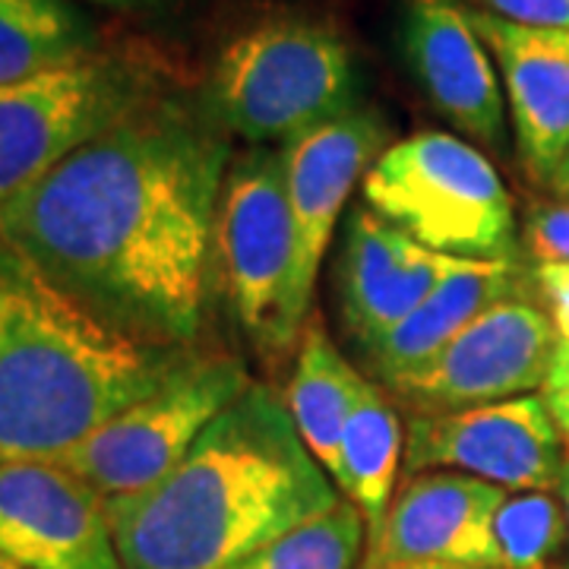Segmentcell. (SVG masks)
Returning <instances> with one entry per match:
<instances>
[{"instance_id":"2e32d148","label":"cell","mask_w":569,"mask_h":569,"mask_svg":"<svg viewBox=\"0 0 569 569\" xmlns=\"http://www.w3.org/2000/svg\"><path fill=\"white\" fill-rule=\"evenodd\" d=\"M507 86L519 162L535 183L550 187L569 152V58L545 29H526L481 10H466Z\"/></svg>"},{"instance_id":"4dcf8cb0","label":"cell","mask_w":569,"mask_h":569,"mask_svg":"<svg viewBox=\"0 0 569 569\" xmlns=\"http://www.w3.org/2000/svg\"><path fill=\"white\" fill-rule=\"evenodd\" d=\"M383 569H462V567H383Z\"/></svg>"},{"instance_id":"5bb4252c","label":"cell","mask_w":569,"mask_h":569,"mask_svg":"<svg viewBox=\"0 0 569 569\" xmlns=\"http://www.w3.org/2000/svg\"><path fill=\"white\" fill-rule=\"evenodd\" d=\"M468 263L475 260L443 257L411 241L370 206H351L336 276L348 339L355 348L373 342Z\"/></svg>"},{"instance_id":"44dd1931","label":"cell","mask_w":569,"mask_h":569,"mask_svg":"<svg viewBox=\"0 0 569 569\" xmlns=\"http://www.w3.org/2000/svg\"><path fill=\"white\" fill-rule=\"evenodd\" d=\"M367 526L355 503L342 500L282 538L241 557L228 569H358Z\"/></svg>"},{"instance_id":"f1b7e54d","label":"cell","mask_w":569,"mask_h":569,"mask_svg":"<svg viewBox=\"0 0 569 569\" xmlns=\"http://www.w3.org/2000/svg\"><path fill=\"white\" fill-rule=\"evenodd\" d=\"M96 3H108V7H121V10H142V7H156L159 0H96Z\"/></svg>"},{"instance_id":"d6986e66","label":"cell","mask_w":569,"mask_h":569,"mask_svg":"<svg viewBox=\"0 0 569 569\" xmlns=\"http://www.w3.org/2000/svg\"><path fill=\"white\" fill-rule=\"evenodd\" d=\"M365 380L367 377L358 373V367H351L346 355L332 346L320 320H307L295 370L284 387V406L305 447L329 471L332 481L339 475L348 411Z\"/></svg>"},{"instance_id":"484cf974","label":"cell","mask_w":569,"mask_h":569,"mask_svg":"<svg viewBox=\"0 0 569 569\" xmlns=\"http://www.w3.org/2000/svg\"><path fill=\"white\" fill-rule=\"evenodd\" d=\"M541 399L548 406L550 418H553L557 433H560L563 449L569 456V342H557V348H553L548 377H545V387H541Z\"/></svg>"},{"instance_id":"5b68a950","label":"cell","mask_w":569,"mask_h":569,"mask_svg":"<svg viewBox=\"0 0 569 569\" xmlns=\"http://www.w3.org/2000/svg\"><path fill=\"white\" fill-rule=\"evenodd\" d=\"M365 206L433 253L481 263H519L516 209L481 149L427 130L399 140L367 168Z\"/></svg>"},{"instance_id":"d4e9b609","label":"cell","mask_w":569,"mask_h":569,"mask_svg":"<svg viewBox=\"0 0 569 569\" xmlns=\"http://www.w3.org/2000/svg\"><path fill=\"white\" fill-rule=\"evenodd\" d=\"M531 291L538 295L557 339L569 342V263H535Z\"/></svg>"},{"instance_id":"7402d4cb","label":"cell","mask_w":569,"mask_h":569,"mask_svg":"<svg viewBox=\"0 0 569 569\" xmlns=\"http://www.w3.org/2000/svg\"><path fill=\"white\" fill-rule=\"evenodd\" d=\"M500 569H550L569 545L567 509L550 490H512L493 522Z\"/></svg>"},{"instance_id":"83f0119b","label":"cell","mask_w":569,"mask_h":569,"mask_svg":"<svg viewBox=\"0 0 569 569\" xmlns=\"http://www.w3.org/2000/svg\"><path fill=\"white\" fill-rule=\"evenodd\" d=\"M557 493H560V503H563V509H567V529H569V456H567V462H563V471H560ZM567 569H569V545H567Z\"/></svg>"},{"instance_id":"52a82bcc","label":"cell","mask_w":569,"mask_h":569,"mask_svg":"<svg viewBox=\"0 0 569 569\" xmlns=\"http://www.w3.org/2000/svg\"><path fill=\"white\" fill-rule=\"evenodd\" d=\"M253 383L244 361L193 351L162 387L123 408L61 462L108 500L137 497L168 478L224 408Z\"/></svg>"},{"instance_id":"4fadbf2b","label":"cell","mask_w":569,"mask_h":569,"mask_svg":"<svg viewBox=\"0 0 569 569\" xmlns=\"http://www.w3.org/2000/svg\"><path fill=\"white\" fill-rule=\"evenodd\" d=\"M0 553L26 569H123L104 500L54 459L0 466Z\"/></svg>"},{"instance_id":"ba28073f","label":"cell","mask_w":569,"mask_h":569,"mask_svg":"<svg viewBox=\"0 0 569 569\" xmlns=\"http://www.w3.org/2000/svg\"><path fill=\"white\" fill-rule=\"evenodd\" d=\"M216 257L231 310L266 355L288 351L284 298L291 279V209L282 152L250 146L231 159L216 216Z\"/></svg>"},{"instance_id":"8fae6325","label":"cell","mask_w":569,"mask_h":569,"mask_svg":"<svg viewBox=\"0 0 569 569\" xmlns=\"http://www.w3.org/2000/svg\"><path fill=\"white\" fill-rule=\"evenodd\" d=\"M563 440L541 392L493 406L411 415L406 425V475L459 471L503 490H557Z\"/></svg>"},{"instance_id":"f546056e","label":"cell","mask_w":569,"mask_h":569,"mask_svg":"<svg viewBox=\"0 0 569 569\" xmlns=\"http://www.w3.org/2000/svg\"><path fill=\"white\" fill-rule=\"evenodd\" d=\"M0 569H26V567H20V563H13V560H10L7 553H0Z\"/></svg>"},{"instance_id":"603a6c76","label":"cell","mask_w":569,"mask_h":569,"mask_svg":"<svg viewBox=\"0 0 569 569\" xmlns=\"http://www.w3.org/2000/svg\"><path fill=\"white\" fill-rule=\"evenodd\" d=\"M519 234L535 263H569V200L531 203Z\"/></svg>"},{"instance_id":"8992f818","label":"cell","mask_w":569,"mask_h":569,"mask_svg":"<svg viewBox=\"0 0 569 569\" xmlns=\"http://www.w3.org/2000/svg\"><path fill=\"white\" fill-rule=\"evenodd\" d=\"M159 92L152 63L130 51H92L0 89V206Z\"/></svg>"},{"instance_id":"9a60e30c","label":"cell","mask_w":569,"mask_h":569,"mask_svg":"<svg viewBox=\"0 0 569 569\" xmlns=\"http://www.w3.org/2000/svg\"><path fill=\"white\" fill-rule=\"evenodd\" d=\"M402 54L430 104L485 146H503L507 102L488 44L466 10L449 0H411L402 20Z\"/></svg>"},{"instance_id":"30bf717a","label":"cell","mask_w":569,"mask_h":569,"mask_svg":"<svg viewBox=\"0 0 569 569\" xmlns=\"http://www.w3.org/2000/svg\"><path fill=\"white\" fill-rule=\"evenodd\" d=\"M387 121L373 108H351L342 118L284 142V187L291 209V279L284 298V342L305 332L332 228L351 190L387 149Z\"/></svg>"},{"instance_id":"7c38bea8","label":"cell","mask_w":569,"mask_h":569,"mask_svg":"<svg viewBox=\"0 0 569 569\" xmlns=\"http://www.w3.org/2000/svg\"><path fill=\"white\" fill-rule=\"evenodd\" d=\"M507 493L459 471L406 475L383 529L367 545L365 569H500L493 522Z\"/></svg>"},{"instance_id":"3957f363","label":"cell","mask_w":569,"mask_h":569,"mask_svg":"<svg viewBox=\"0 0 569 569\" xmlns=\"http://www.w3.org/2000/svg\"><path fill=\"white\" fill-rule=\"evenodd\" d=\"M193 351L108 326L0 241V466L58 462Z\"/></svg>"},{"instance_id":"4316f807","label":"cell","mask_w":569,"mask_h":569,"mask_svg":"<svg viewBox=\"0 0 569 569\" xmlns=\"http://www.w3.org/2000/svg\"><path fill=\"white\" fill-rule=\"evenodd\" d=\"M550 190L557 193V200H569V152L563 156V162L557 168L553 181H550Z\"/></svg>"},{"instance_id":"cb8c5ba5","label":"cell","mask_w":569,"mask_h":569,"mask_svg":"<svg viewBox=\"0 0 569 569\" xmlns=\"http://www.w3.org/2000/svg\"><path fill=\"white\" fill-rule=\"evenodd\" d=\"M485 13L526 29L569 32V0H481Z\"/></svg>"},{"instance_id":"ac0fdd59","label":"cell","mask_w":569,"mask_h":569,"mask_svg":"<svg viewBox=\"0 0 569 569\" xmlns=\"http://www.w3.org/2000/svg\"><path fill=\"white\" fill-rule=\"evenodd\" d=\"M406 459V427L383 387L365 380L358 389L339 452L336 488L348 503H355L367 526V545L387 522L389 503L396 497V478Z\"/></svg>"},{"instance_id":"e0dca14e","label":"cell","mask_w":569,"mask_h":569,"mask_svg":"<svg viewBox=\"0 0 569 569\" xmlns=\"http://www.w3.org/2000/svg\"><path fill=\"white\" fill-rule=\"evenodd\" d=\"M531 288V272L519 263H468L433 288L406 320L361 346V361L373 383H387L452 342L485 310Z\"/></svg>"},{"instance_id":"9c48e42d","label":"cell","mask_w":569,"mask_h":569,"mask_svg":"<svg viewBox=\"0 0 569 569\" xmlns=\"http://www.w3.org/2000/svg\"><path fill=\"white\" fill-rule=\"evenodd\" d=\"M529 291L485 310L437 355L377 387L415 406V415L462 411L531 396L545 387L560 339Z\"/></svg>"},{"instance_id":"6da1fadb","label":"cell","mask_w":569,"mask_h":569,"mask_svg":"<svg viewBox=\"0 0 569 569\" xmlns=\"http://www.w3.org/2000/svg\"><path fill=\"white\" fill-rule=\"evenodd\" d=\"M228 164L206 104L156 92L0 206V241L108 326L197 348Z\"/></svg>"},{"instance_id":"277c9868","label":"cell","mask_w":569,"mask_h":569,"mask_svg":"<svg viewBox=\"0 0 569 569\" xmlns=\"http://www.w3.org/2000/svg\"><path fill=\"white\" fill-rule=\"evenodd\" d=\"M358 70L336 29L279 17L224 44L206 82V111L250 146L291 142L358 108Z\"/></svg>"},{"instance_id":"7a4b0ae2","label":"cell","mask_w":569,"mask_h":569,"mask_svg":"<svg viewBox=\"0 0 569 569\" xmlns=\"http://www.w3.org/2000/svg\"><path fill=\"white\" fill-rule=\"evenodd\" d=\"M342 500L282 392L253 380L168 478L104 509L123 569H228Z\"/></svg>"},{"instance_id":"ffe728a7","label":"cell","mask_w":569,"mask_h":569,"mask_svg":"<svg viewBox=\"0 0 569 569\" xmlns=\"http://www.w3.org/2000/svg\"><path fill=\"white\" fill-rule=\"evenodd\" d=\"M96 32L67 0H0V89L92 54Z\"/></svg>"}]
</instances>
